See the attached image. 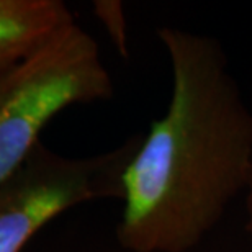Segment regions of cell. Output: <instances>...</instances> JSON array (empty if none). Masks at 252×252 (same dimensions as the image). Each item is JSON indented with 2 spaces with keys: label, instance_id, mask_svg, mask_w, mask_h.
<instances>
[{
  "label": "cell",
  "instance_id": "1",
  "mask_svg": "<svg viewBox=\"0 0 252 252\" xmlns=\"http://www.w3.org/2000/svg\"><path fill=\"white\" fill-rule=\"evenodd\" d=\"M172 94L122 177L117 239L129 252H190L252 179V112L206 34L164 27Z\"/></svg>",
  "mask_w": 252,
  "mask_h": 252
},
{
  "label": "cell",
  "instance_id": "2",
  "mask_svg": "<svg viewBox=\"0 0 252 252\" xmlns=\"http://www.w3.org/2000/svg\"><path fill=\"white\" fill-rule=\"evenodd\" d=\"M112 95L98 44L77 22L0 70V184L28 159L58 113Z\"/></svg>",
  "mask_w": 252,
  "mask_h": 252
},
{
  "label": "cell",
  "instance_id": "3",
  "mask_svg": "<svg viewBox=\"0 0 252 252\" xmlns=\"http://www.w3.org/2000/svg\"><path fill=\"white\" fill-rule=\"evenodd\" d=\"M87 159L63 158L39 143L0 184V252H20L44 224L64 211L100 198L122 200V177L139 144Z\"/></svg>",
  "mask_w": 252,
  "mask_h": 252
},
{
  "label": "cell",
  "instance_id": "4",
  "mask_svg": "<svg viewBox=\"0 0 252 252\" xmlns=\"http://www.w3.org/2000/svg\"><path fill=\"white\" fill-rule=\"evenodd\" d=\"M75 22L59 0H0V70Z\"/></svg>",
  "mask_w": 252,
  "mask_h": 252
},
{
  "label": "cell",
  "instance_id": "5",
  "mask_svg": "<svg viewBox=\"0 0 252 252\" xmlns=\"http://www.w3.org/2000/svg\"><path fill=\"white\" fill-rule=\"evenodd\" d=\"M100 22L108 30L110 36L123 54L126 53V34H125V17L123 8L118 2H97L95 3Z\"/></svg>",
  "mask_w": 252,
  "mask_h": 252
},
{
  "label": "cell",
  "instance_id": "6",
  "mask_svg": "<svg viewBox=\"0 0 252 252\" xmlns=\"http://www.w3.org/2000/svg\"><path fill=\"white\" fill-rule=\"evenodd\" d=\"M246 231L249 233V236L252 238V179L249 182V187L246 190Z\"/></svg>",
  "mask_w": 252,
  "mask_h": 252
}]
</instances>
